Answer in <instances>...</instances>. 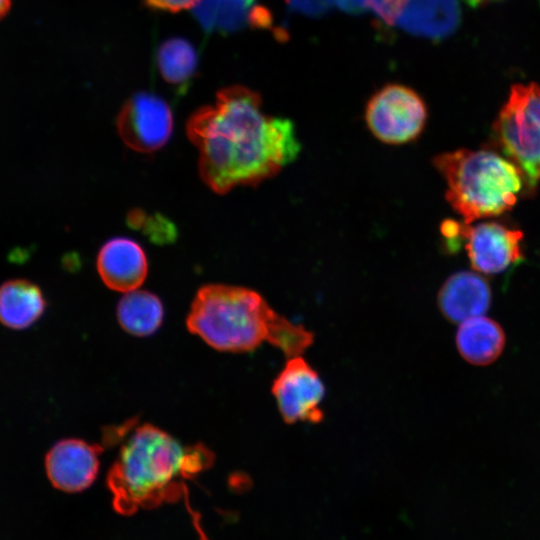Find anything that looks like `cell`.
<instances>
[{"mask_svg": "<svg viewBox=\"0 0 540 540\" xmlns=\"http://www.w3.org/2000/svg\"><path fill=\"white\" fill-rule=\"evenodd\" d=\"M261 106L257 93L233 86L189 118L187 134L199 151L200 177L214 192L257 185L299 153L292 122L265 115Z\"/></svg>", "mask_w": 540, "mask_h": 540, "instance_id": "1", "label": "cell"}, {"mask_svg": "<svg viewBox=\"0 0 540 540\" xmlns=\"http://www.w3.org/2000/svg\"><path fill=\"white\" fill-rule=\"evenodd\" d=\"M213 453L203 444L184 446L151 424L136 427L107 475L115 510L129 515L188 496L187 481L208 469Z\"/></svg>", "mask_w": 540, "mask_h": 540, "instance_id": "2", "label": "cell"}, {"mask_svg": "<svg viewBox=\"0 0 540 540\" xmlns=\"http://www.w3.org/2000/svg\"><path fill=\"white\" fill-rule=\"evenodd\" d=\"M187 327L213 348L229 352L251 351L268 342L293 357L314 341L311 331L276 313L259 293L226 284L197 291Z\"/></svg>", "mask_w": 540, "mask_h": 540, "instance_id": "3", "label": "cell"}, {"mask_svg": "<svg viewBox=\"0 0 540 540\" xmlns=\"http://www.w3.org/2000/svg\"><path fill=\"white\" fill-rule=\"evenodd\" d=\"M433 162L447 183V201L465 224L511 210L523 187L520 169L494 152L459 149Z\"/></svg>", "mask_w": 540, "mask_h": 540, "instance_id": "4", "label": "cell"}, {"mask_svg": "<svg viewBox=\"0 0 540 540\" xmlns=\"http://www.w3.org/2000/svg\"><path fill=\"white\" fill-rule=\"evenodd\" d=\"M504 154L530 187L540 180V86L515 84L493 124Z\"/></svg>", "mask_w": 540, "mask_h": 540, "instance_id": "5", "label": "cell"}, {"mask_svg": "<svg viewBox=\"0 0 540 540\" xmlns=\"http://www.w3.org/2000/svg\"><path fill=\"white\" fill-rule=\"evenodd\" d=\"M365 120L371 133L381 142L405 144L422 133L427 121V108L414 90L389 84L371 97Z\"/></svg>", "mask_w": 540, "mask_h": 540, "instance_id": "6", "label": "cell"}, {"mask_svg": "<svg viewBox=\"0 0 540 540\" xmlns=\"http://www.w3.org/2000/svg\"><path fill=\"white\" fill-rule=\"evenodd\" d=\"M325 393L319 374L301 355L288 359L272 385L279 412L288 424L321 422Z\"/></svg>", "mask_w": 540, "mask_h": 540, "instance_id": "7", "label": "cell"}, {"mask_svg": "<svg viewBox=\"0 0 540 540\" xmlns=\"http://www.w3.org/2000/svg\"><path fill=\"white\" fill-rule=\"evenodd\" d=\"M117 130L131 149L152 153L163 147L173 130V116L160 97L139 92L130 97L117 116Z\"/></svg>", "mask_w": 540, "mask_h": 540, "instance_id": "8", "label": "cell"}, {"mask_svg": "<svg viewBox=\"0 0 540 540\" xmlns=\"http://www.w3.org/2000/svg\"><path fill=\"white\" fill-rule=\"evenodd\" d=\"M460 236L474 270L485 274H497L522 259L520 243L523 234L496 222L475 226L461 225Z\"/></svg>", "mask_w": 540, "mask_h": 540, "instance_id": "9", "label": "cell"}, {"mask_svg": "<svg viewBox=\"0 0 540 540\" xmlns=\"http://www.w3.org/2000/svg\"><path fill=\"white\" fill-rule=\"evenodd\" d=\"M103 448L80 439L56 442L45 457L46 474L52 485L65 492H79L96 479Z\"/></svg>", "mask_w": 540, "mask_h": 540, "instance_id": "10", "label": "cell"}, {"mask_svg": "<svg viewBox=\"0 0 540 540\" xmlns=\"http://www.w3.org/2000/svg\"><path fill=\"white\" fill-rule=\"evenodd\" d=\"M97 270L108 288L126 293L142 285L147 276L148 262L137 242L116 237L101 247L97 256Z\"/></svg>", "mask_w": 540, "mask_h": 540, "instance_id": "11", "label": "cell"}, {"mask_svg": "<svg viewBox=\"0 0 540 540\" xmlns=\"http://www.w3.org/2000/svg\"><path fill=\"white\" fill-rule=\"evenodd\" d=\"M491 303V289L479 274L461 271L451 275L438 293V306L452 322L483 315Z\"/></svg>", "mask_w": 540, "mask_h": 540, "instance_id": "12", "label": "cell"}, {"mask_svg": "<svg viewBox=\"0 0 540 540\" xmlns=\"http://www.w3.org/2000/svg\"><path fill=\"white\" fill-rule=\"evenodd\" d=\"M457 0H404L396 25L408 32L439 38L458 22Z\"/></svg>", "mask_w": 540, "mask_h": 540, "instance_id": "13", "label": "cell"}, {"mask_svg": "<svg viewBox=\"0 0 540 540\" xmlns=\"http://www.w3.org/2000/svg\"><path fill=\"white\" fill-rule=\"evenodd\" d=\"M455 340L460 355L467 362L478 366L494 362L505 346V334L501 326L483 315L461 322Z\"/></svg>", "mask_w": 540, "mask_h": 540, "instance_id": "14", "label": "cell"}, {"mask_svg": "<svg viewBox=\"0 0 540 540\" xmlns=\"http://www.w3.org/2000/svg\"><path fill=\"white\" fill-rule=\"evenodd\" d=\"M46 300L41 289L26 279L0 285V323L11 329L32 326L44 313Z\"/></svg>", "mask_w": 540, "mask_h": 540, "instance_id": "15", "label": "cell"}, {"mask_svg": "<svg viewBox=\"0 0 540 540\" xmlns=\"http://www.w3.org/2000/svg\"><path fill=\"white\" fill-rule=\"evenodd\" d=\"M195 14L207 30L233 31L246 24L265 27L270 16L255 0H199Z\"/></svg>", "mask_w": 540, "mask_h": 540, "instance_id": "16", "label": "cell"}, {"mask_svg": "<svg viewBox=\"0 0 540 540\" xmlns=\"http://www.w3.org/2000/svg\"><path fill=\"white\" fill-rule=\"evenodd\" d=\"M164 310L160 299L148 292H126L117 306V318L121 327L135 336L153 334L161 325Z\"/></svg>", "mask_w": 540, "mask_h": 540, "instance_id": "17", "label": "cell"}, {"mask_svg": "<svg viewBox=\"0 0 540 540\" xmlns=\"http://www.w3.org/2000/svg\"><path fill=\"white\" fill-rule=\"evenodd\" d=\"M157 65L164 80L177 86L185 85L196 70V51L184 39H169L157 52Z\"/></svg>", "mask_w": 540, "mask_h": 540, "instance_id": "18", "label": "cell"}, {"mask_svg": "<svg viewBox=\"0 0 540 540\" xmlns=\"http://www.w3.org/2000/svg\"><path fill=\"white\" fill-rule=\"evenodd\" d=\"M128 218L133 228L143 227L144 231L157 242L170 241L175 234L172 223L162 216L147 217L141 210H134Z\"/></svg>", "mask_w": 540, "mask_h": 540, "instance_id": "19", "label": "cell"}, {"mask_svg": "<svg viewBox=\"0 0 540 540\" xmlns=\"http://www.w3.org/2000/svg\"><path fill=\"white\" fill-rule=\"evenodd\" d=\"M291 7L306 14H319L332 5L331 0H290Z\"/></svg>", "mask_w": 540, "mask_h": 540, "instance_id": "20", "label": "cell"}, {"mask_svg": "<svg viewBox=\"0 0 540 540\" xmlns=\"http://www.w3.org/2000/svg\"><path fill=\"white\" fill-rule=\"evenodd\" d=\"M150 7L177 12L195 7L199 0H146Z\"/></svg>", "mask_w": 540, "mask_h": 540, "instance_id": "21", "label": "cell"}, {"mask_svg": "<svg viewBox=\"0 0 540 540\" xmlns=\"http://www.w3.org/2000/svg\"><path fill=\"white\" fill-rule=\"evenodd\" d=\"M340 9L349 13H359L367 9V0H331Z\"/></svg>", "mask_w": 540, "mask_h": 540, "instance_id": "22", "label": "cell"}, {"mask_svg": "<svg viewBox=\"0 0 540 540\" xmlns=\"http://www.w3.org/2000/svg\"><path fill=\"white\" fill-rule=\"evenodd\" d=\"M189 511L193 515V521H194V524H195V528L197 529L198 533L200 534V540H208V538L205 535L204 531L201 529L198 514L195 513L190 507H189Z\"/></svg>", "mask_w": 540, "mask_h": 540, "instance_id": "23", "label": "cell"}, {"mask_svg": "<svg viewBox=\"0 0 540 540\" xmlns=\"http://www.w3.org/2000/svg\"><path fill=\"white\" fill-rule=\"evenodd\" d=\"M11 0H0V18H2L9 10Z\"/></svg>", "mask_w": 540, "mask_h": 540, "instance_id": "24", "label": "cell"}, {"mask_svg": "<svg viewBox=\"0 0 540 540\" xmlns=\"http://www.w3.org/2000/svg\"><path fill=\"white\" fill-rule=\"evenodd\" d=\"M488 1H491V0H467V2L469 4H471L472 6H478L480 4H484V3L488 2Z\"/></svg>", "mask_w": 540, "mask_h": 540, "instance_id": "25", "label": "cell"}]
</instances>
